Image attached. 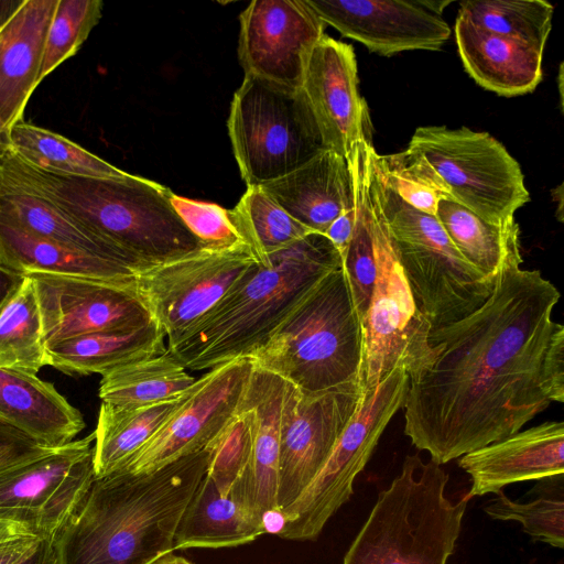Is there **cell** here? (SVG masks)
<instances>
[{
	"instance_id": "83f0119b",
	"label": "cell",
	"mask_w": 564,
	"mask_h": 564,
	"mask_svg": "<svg viewBox=\"0 0 564 564\" xmlns=\"http://www.w3.org/2000/svg\"><path fill=\"white\" fill-rule=\"evenodd\" d=\"M262 534L231 497L220 495L205 475L181 517L174 550L232 547Z\"/></svg>"
},
{
	"instance_id": "4316f807",
	"label": "cell",
	"mask_w": 564,
	"mask_h": 564,
	"mask_svg": "<svg viewBox=\"0 0 564 564\" xmlns=\"http://www.w3.org/2000/svg\"><path fill=\"white\" fill-rule=\"evenodd\" d=\"M165 334L151 319L129 330L98 332L47 346V366L66 375H105L124 365L163 355Z\"/></svg>"
},
{
	"instance_id": "5bb4252c",
	"label": "cell",
	"mask_w": 564,
	"mask_h": 564,
	"mask_svg": "<svg viewBox=\"0 0 564 564\" xmlns=\"http://www.w3.org/2000/svg\"><path fill=\"white\" fill-rule=\"evenodd\" d=\"M361 398L358 381L312 393L286 382L276 491L280 514L321 471Z\"/></svg>"
},
{
	"instance_id": "2e32d148",
	"label": "cell",
	"mask_w": 564,
	"mask_h": 564,
	"mask_svg": "<svg viewBox=\"0 0 564 564\" xmlns=\"http://www.w3.org/2000/svg\"><path fill=\"white\" fill-rule=\"evenodd\" d=\"M239 21L245 75L302 88L307 59L326 25L306 0H254Z\"/></svg>"
},
{
	"instance_id": "ffe728a7",
	"label": "cell",
	"mask_w": 564,
	"mask_h": 564,
	"mask_svg": "<svg viewBox=\"0 0 564 564\" xmlns=\"http://www.w3.org/2000/svg\"><path fill=\"white\" fill-rule=\"evenodd\" d=\"M286 381L253 365L245 402L254 411L256 432L251 457L228 496L263 533L267 522L280 514L276 507L280 442Z\"/></svg>"
},
{
	"instance_id": "277c9868",
	"label": "cell",
	"mask_w": 564,
	"mask_h": 564,
	"mask_svg": "<svg viewBox=\"0 0 564 564\" xmlns=\"http://www.w3.org/2000/svg\"><path fill=\"white\" fill-rule=\"evenodd\" d=\"M265 263L167 343L185 369L210 370L250 358L327 273L341 268V257L325 235L311 232Z\"/></svg>"
},
{
	"instance_id": "cb8c5ba5",
	"label": "cell",
	"mask_w": 564,
	"mask_h": 564,
	"mask_svg": "<svg viewBox=\"0 0 564 564\" xmlns=\"http://www.w3.org/2000/svg\"><path fill=\"white\" fill-rule=\"evenodd\" d=\"M454 31L463 65L481 87L498 95L517 96L534 90L541 82L543 52L485 31L460 14Z\"/></svg>"
},
{
	"instance_id": "f35d334b",
	"label": "cell",
	"mask_w": 564,
	"mask_h": 564,
	"mask_svg": "<svg viewBox=\"0 0 564 564\" xmlns=\"http://www.w3.org/2000/svg\"><path fill=\"white\" fill-rule=\"evenodd\" d=\"M245 399V398H243ZM256 432L254 411L242 400L235 417L212 443L206 476L228 496L249 464Z\"/></svg>"
},
{
	"instance_id": "9c48e42d",
	"label": "cell",
	"mask_w": 564,
	"mask_h": 564,
	"mask_svg": "<svg viewBox=\"0 0 564 564\" xmlns=\"http://www.w3.org/2000/svg\"><path fill=\"white\" fill-rule=\"evenodd\" d=\"M408 147L426 159L453 200L486 221L506 224L530 199L519 163L487 132L420 127Z\"/></svg>"
},
{
	"instance_id": "7dc6e473",
	"label": "cell",
	"mask_w": 564,
	"mask_h": 564,
	"mask_svg": "<svg viewBox=\"0 0 564 564\" xmlns=\"http://www.w3.org/2000/svg\"><path fill=\"white\" fill-rule=\"evenodd\" d=\"M26 0H0V30L18 13Z\"/></svg>"
},
{
	"instance_id": "bcb514c9",
	"label": "cell",
	"mask_w": 564,
	"mask_h": 564,
	"mask_svg": "<svg viewBox=\"0 0 564 564\" xmlns=\"http://www.w3.org/2000/svg\"><path fill=\"white\" fill-rule=\"evenodd\" d=\"M24 275L0 264V310L15 292Z\"/></svg>"
},
{
	"instance_id": "4fadbf2b",
	"label": "cell",
	"mask_w": 564,
	"mask_h": 564,
	"mask_svg": "<svg viewBox=\"0 0 564 564\" xmlns=\"http://www.w3.org/2000/svg\"><path fill=\"white\" fill-rule=\"evenodd\" d=\"M258 265L248 245L225 250L200 248L139 271L135 291L172 343Z\"/></svg>"
},
{
	"instance_id": "7bdbcfd3",
	"label": "cell",
	"mask_w": 564,
	"mask_h": 564,
	"mask_svg": "<svg viewBox=\"0 0 564 564\" xmlns=\"http://www.w3.org/2000/svg\"><path fill=\"white\" fill-rule=\"evenodd\" d=\"M41 540L21 524L0 519V564H20Z\"/></svg>"
},
{
	"instance_id": "d6a6232c",
	"label": "cell",
	"mask_w": 564,
	"mask_h": 564,
	"mask_svg": "<svg viewBox=\"0 0 564 564\" xmlns=\"http://www.w3.org/2000/svg\"><path fill=\"white\" fill-rule=\"evenodd\" d=\"M9 150L22 162L42 171L82 177H123L128 173L79 144L23 120L9 130Z\"/></svg>"
},
{
	"instance_id": "8992f818",
	"label": "cell",
	"mask_w": 564,
	"mask_h": 564,
	"mask_svg": "<svg viewBox=\"0 0 564 564\" xmlns=\"http://www.w3.org/2000/svg\"><path fill=\"white\" fill-rule=\"evenodd\" d=\"M361 322L341 268L327 273L250 357L302 392L358 381Z\"/></svg>"
},
{
	"instance_id": "f546056e",
	"label": "cell",
	"mask_w": 564,
	"mask_h": 564,
	"mask_svg": "<svg viewBox=\"0 0 564 564\" xmlns=\"http://www.w3.org/2000/svg\"><path fill=\"white\" fill-rule=\"evenodd\" d=\"M0 213L42 238L131 267L109 242L48 199L31 191L0 181Z\"/></svg>"
},
{
	"instance_id": "30bf717a",
	"label": "cell",
	"mask_w": 564,
	"mask_h": 564,
	"mask_svg": "<svg viewBox=\"0 0 564 564\" xmlns=\"http://www.w3.org/2000/svg\"><path fill=\"white\" fill-rule=\"evenodd\" d=\"M409 373L394 369L361 403L339 436L321 471L280 516L276 534L292 541H314L327 521L354 494V481L370 459L380 436L403 408Z\"/></svg>"
},
{
	"instance_id": "816d5d0a",
	"label": "cell",
	"mask_w": 564,
	"mask_h": 564,
	"mask_svg": "<svg viewBox=\"0 0 564 564\" xmlns=\"http://www.w3.org/2000/svg\"><path fill=\"white\" fill-rule=\"evenodd\" d=\"M8 131L3 128L1 120H0V151L2 153H7L9 150V140H8Z\"/></svg>"
},
{
	"instance_id": "836d02e7",
	"label": "cell",
	"mask_w": 564,
	"mask_h": 564,
	"mask_svg": "<svg viewBox=\"0 0 564 564\" xmlns=\"http://www.w3.org/2000/svg\"><path fill=\"white\" fill-rule=\"evenodd\" d=\"M47 366L41 311L32 278L23 281L0 310V367L36 375Z\"/></svg>"
},
{
	"instance_id": "6da1fadb",
	"label": "cell",
	"mask_w": 564,
	"mask_h": 564,
	"mask_svg": "<svg viewBox=\"0 0 564 564\" xmlns=\"http://www.w3.org/2000/svg\"><path fill=\"white\" fill-rule=\"evenodd\" d=\"M521 263L520 251L511 253L478 310L430 332L434 352L409 373L404 433L438 465L564 401V326L552 319L560 292Z\"/></svg>"
},
{
	"instance_id": "f907efd6",
	"label": "cell",
	"mask_w": 564,
	"mask_h": 564,
	"mask_svg": "<svg viewBox=\"0 0 564 564\" xmlns=\"http://www.w3.org/2000/svg\"><path fill=\"white\" fill-rule=\"evenodd\" d=\"M552 197L556 202L557 200V213L556 216L560 221H563V184L558 185L556 188L552 189Z\"/></svg>"
},
{
	"instance_id": "f6af8a7d",
	"label": "cell",
	"mask_w": 564,
	"mask_h": 564,
	"mask_svg": "<svg viewBox=\"0 0 564 564\" xmlns=\"http://www.w3.org/2000/svg\"><path fill=\"white\" fill-rule=\"evenodd\" d=\"M20 564H58L55 541L42 539L35 550Z\"/></svg>"
},
{
	"instance_id": "52a82bcc",
	"label": "cell",
	"mask_w": 564,
	"mask_h": 564,
	"mask_svg": "<svg viewBox=\"0 0 564 564\" xmlns=\"http://www.w3.org/2000/svg\"><path fill=\"white\" fill-rule=\"evenodd\" d=\"M373 153V193L420 312L431 332L465 318L489 299L497 278L470 265L434 215L410 206L386 184L375 167Z\"/></svg>"
},
{
	"instance_id": "d4e9b609",
	"label": "cell",
	"mask_w": 564,
	"mask_h": 564,
	"mask_svg": "<svg viewBox=\"0 0 564 564\" xmlns=\"http://www.w3.org/2000/svg\"><path fill=\"white\" fill-rule=\"evenodd\" d=\"M0 421L50 447L83 431L85 422L56 388L36 375L0 367Z\"/></svg>"
},
{
	"instance_id": "f5cc1de1",
	"label": "cell",
	"mask_w": 564,
	"mask_h": 564,
	"mask_svg": "<svg viewBox=\"0 0 564 564\" xmlns=\"http://www.w3.org/2000/svg\"><path fill=\"white\" fill-rule=\"evenodd\" d=\"M557 79H558L560 101H561V107H562L563 106V63L560 65Z\"/></svg>"
},
{
	"instance_id": "1f68e13d",
	"label": "cell",
	"mask_w": 564,
	"mask_h": 564,
	"mask_svg": "<svg viewBox=\"0 0 564 564\" xmlns=\"http://www.w3.org/2000/svg\"><path fill=\"white\" fill-rule=\"evenodd\" d=\"M195 380L166 350L102 375L99 398L113 405L143 406L181 398Z\"/></svg>"
},
{
	"instance_id": "e0dca14e",
	"label": "cell",
	"mask_w": 564,
	"mask_h": 564,
	"mask_svg": "<svg viewBox=\"0 0 564 564\" xmlns=\"http://www.w3.org/2000/svg\"><path fill=\"white\" fill-rule=\"evenodd\" d=\"M28 275L35 285L46 347L86 334L134 329L153 319L135 285L39 272Z\"/></svg>"
},
{
	"instance_id": "60d3db41",
	"label": "cell",
	"mask_w": 564,
	"mask_h": 564,
	"mask_svg": "<svg viewBox=\"0 0 564 564\" xmlns=\"http://www.w3.org/2000/svg\"><path fill=\"white\" fill-rule=\"evenodd\" d=\"M171 202L203 248L225 250L247 245L231 217L230 209L176 194L172 195Z\"/></svg>"
},
{
	"instance_id": "e575fe53",
	"label": "cell",
	"mask_w": 564,
	"mask_h": 564,
	"mask_svg": "<svg viewBox=\"0 0 564 564\" xmlns=\"http://www.w3.org/2000/svg\"><path fill=\"white\" fill-rule=\"evenodd\" d=\"M231 217L258 262L313 232L292 218L259 186H248Z\"/></svg>"
},
{
	"instance_id": "681fc988",
	"label": "cell",
	"mask_w": 564,
	"mask_h": 564,
	"mask_svg": "<svg viewBox=\"0 0 564 564\" xmlns=\"http://www.w3.org/2000/svg\"><path fill=\"white\" fill-rule=\"evenodd\" d=\"M430 12L440 15L444 8L451 3V1H419Z\"/></svg>"
},
{
	"instance_id": "ee69618b",
	"label": "cell",
	"mask_w": 564,
	"mask_h": 564,
	"mask_svg": "<svg viewBox=\"0 0 564 564\" xmlns=\"http://www.w3.org/2000/svg\"><path fill=\"white\" fill-rule=\"evenodd\" d=\"M355 206L352 209L338 216L326 229L324 235L329 239L339 252L340 257L345 254L355 227Z\"/></svg>"
},
{
	"instance_id": "db71d44e",
	"label": "cell",
	"mask_w": 564,
	"mask_h": 564,
	"mask_svg": "<svg viewBox=\"0 0 564 564\" xmlns=\"http://www.w3.org/2000/svg\"><path fill=\"white\" fill-rule=\"evenodd\" d=\"M3 155H4V153H2V152L0 151V159H1Z\"/></svg>"
},
{
	"instance_id": "7a4b0ae2",
	"label": "cell",
	"mask_w": 564,
	"mask_h": 564,
	"mask_svg": "<svg viewBox=\"0 0 564 564\" xmlns=\"http://www.w3.org/2000/svg\"><path fill=\"white\" fill-rule=\"evenodd\" d=\"M209 448L149 473L95 478L55 540L58 564H151L174 551L181 517L206 475Z\"/></svg>"
},
{
	"instance_id": "3957f363",
	"label": "cell",
	"mask_w": 564,
	"mask_h": 564,
	"mask_svg": "<svg viewBox=\"0 0 564 564\" xmlns=\"http://www.w3.org/2000/svg\"><path fill=\"white\" fill-rule=\"evenodd\" d=\"M0 181L31 191L115 247L137 271L203 248L174 209L171 189L154 181L48 173L10 150L0 159Z\"/></svg>"
},
{
	"instance_id": "ba28073f",
	"label": "cell",
	"mask_w": 564,
	"mask_h": 564,
	"mask_svg": "<svg viewBox=\"0 0 564 564\" xmlns=\"http://www.w3.org/2000/svg\"><path fill=\"white\" fill-rule=\"evenodd\" d=\"M227 127L247 187L280 178L327 150L303 89L257 76L245 75Z\"/></svg>"
},
{
	"instance_id": "c3c4849f",
	"label": "cell",
	"mask_w": 564,
	"mask_h": 564,
	"mask_svg": "<svg viewBox=\"0 0 564 564\" xmlns=\"http://www.w3.org/2000/svg\"><path fill=\"white\" fill-rule=\"evenodd\" d=\"M151 564H193L183 556L175 555L173 552L167 553L158 560H155Z\"/></svg>"
},
{
	"instance_id": "ac0fdd59",
	"label": "cell",
	"mask_w": 564,
	"mask_h": 564,
	"mask_svg": "<svg viewBox=\"0 0 564 564\" xmlns=\"http://www.w3.org/2000/svg\"><path fill=\"white\" fill-rule=\"evenodd\" d=\"M302 89L327 150L347 160L359 141L371 140L351 45L324 34L310 54Z\"/></svg>"
},
{
	"instance_id": "d590c367",
	"label": "cell",
	"mask_w": 564,
	"mask_h": 564,
	"mask_svg": "<svg viewBox=\"0 0 564 564\" xmlns=\"http://www.w3.org/2000/svg\"><path fill=\"white\" fill-rule=\"evenodd\" d=\"M458 14L490 33L523 42L543 52L553 6L543 0H465Z\"/></svg>"
},
{
	"instance_id": "603a6c76",
	"label": "cell",
	"mask_w": 564,
	"mask_h": 564,
	"mask_svg": "<svg viewBox=\"0 0 564 564\" xmlns=\"http://www.w3.org/2000/svg\"><path fill=\"white\" fill-rule=\"evenodd\" d=\"M58 0H26L0 30V120L10 128L22 120L40 84L48 28Z\"/></svg>"
},
{
	"instance_id": "4dcf8cb0",
	"label": "cell",
	"mask_w": 564,
	"mask_h": 564,
	"mask_svg": "<svg viewBox=\"0 0 564 564\" xmlns=\"http://www.w3.org/2000/svg\"><path fill=\"white\" fill-rule=\"evenodd\" d=\"M435 217L460 256L488 278L496 279L505 260L520 251L514 218L491 224L452 198L440 199Z\"/></svg>"
},
{
	"instance_id": "b9f144b4",
	"label": "cell",
	"mask_w": 564,
	"mask_h": 564,
	"mask_svg": "<svg viewBox=\"0 0 564 564\" xmlns=\"http://www.w3.org/2000/svg\"><path fill=\"white\" fill-rule=\"evenodd\" d=\"M53 448L0 421V471L36 458Z\"/></svg>"
},
{
	"instance_id": "8d00e7d4",
	"label": "cell",
	"mask_w": 564,
	"mask_h": 564,
	"mask_svg": "<svg viewBox=\"0 0 564 564\" xmlns=\"http://www.w3.org/2000/svg\"><path fill=\"white\" fill-rule=\"evenodd\" d=\"M373 164L386 184L419 210L435 216L440 199L451 198L444 182L431 164L410 147L389 155L375 151Z\"/></svg>"
},
{
	"instance_id": "d6986e66",
	"label": "cell",
	"mask_w": 564,
	"mask_h": 564,
	"mask_svg": "<svg viewBox=\"0 0 564 564\" xmlns=\"http://www.w3.org/2000/svg\"><path fill=\"white\" fill-rule=\"evenodd\" d=\"M306 2L325 24L383 56L412 50L438 51L451 35L448 24L419 1Z\"/></svg>"
},
{
	"instance_id": "7c38bea8",
	"label": "cell",
	"mask_w": 564,
	"mask_h": 564,
	"mask_svg": "<svg viewBox=\"0 0 564 564\" xmlns=\"http://www.w3.org/2000/svg\"><path fill=\"white\" fill-rule=\"evenodd\" d=\"M95 435L0 471V519L55 541L94 480Z\"/></svg>"
},
{
	"instance_id": "ab89813d",
	"label": "cell",
	"mask_w": 564,
	"mask_h": 564,
	"mask_svg": "<svg viewBox=\"0 0 564 564\" xmlns=\"http://www.w3.org/2000/svg\"><path fill=\"white\" fill-rule=\"evenodd\" d=\"M485 512L495 520L517 521L534 541L551 546H564V500L560 494H542L528 502L513 501L502 490L485 507Z\"/></svg>"
},
{
	"instance_id": "8fae6325",
	"label": "cell",
	"mask_w": 564,
	"mask_h": 564,
	"mask_svg": "<svg viewBox=\"0 0 564 564\" xmlns=\"http://www.w3.org/2000/svg\"><path fill=\"white\" fill-rule=\"evenodd\" d=\"M373 197L377 276L368 310L361 319L359 386L362 398L370 395L394 369L404 368L411 373L434 352L429 344L431 325L415 303L375 193Z\"/></svg>"
},
{
	"instance_id": "7402d4cb",
	"label": "cell",
	"mask_w": 564,
	"mask_h": 564,
	"mask_svg": "<svg viewBox=\"0 0 564 564\" xmlns=\"http://www.w3.org/2000/svg\"><path fill=\"white\" fill-rule=\"evenodd\" d=\"M259 187L301 225L323 235L338 216L354 208L348 163L332 150Z\"/></svg>"
},
{
	"instance_id": "5b68a950",
	"label": "cell",
	"mask_w": 564,
	"mask_h": 564,
	"mask_svg": "<svg viewBox=\"0 0 564 564\" xmlns=\"http://www.w3.org/2000/svg\"><path fill=\"white\" fill-rule=\"evenodd\" d=\"M448 478L435 462L405 456L400 475L378 494L343 564H446L470 500L468 495L449 500Z\"/></svg>"
},
{
	"instance_id": "44dd1931",
	"label": "cell",
	"mask_w": 564,
	"mask_h": 564,
	"mask_svg": "<svg viewBox=\"0 0 564 564\" xmlns=\"http://www.w3.org/2000/svg\"><path fill=\"white\" fill-rule=\"evenodd\" d=\"M471 479L470 498L507 485L564 475V423L544 422L459 457Z\"/></svg>"
},
{
	"instance_id": "f1b7e54d",
	"label": "cell",
	"mask_w": 564,
	"mask_h": 564,
	"mask_svg": "<svg viewBox=\"0 0 564 564\" xmlns=\"http://www.w3.org/2000/svg\"><path fill=\"white\" fill-rule=\"evenodd\" d=\"M143 406L102 402L93 432L95 478L119 470L161 429L182 398Z\"/></svg>"
},
{
	"instance_id": "9a60e30c",
	"label": "cell",
	"mask_w": 564,
	"mask_h": 564,
	"mask_svg": "<svg viewBox=\"0 0 564 564\" xmlns=\"http://www.w3.org/2000/svg\"><path fill=\"white\" fill-rule=\"evenodd\" d=\"M253 364L231 360L195 380L153 437L119 470L149 473L208 448L238 413Z\"/></svg>"
},
{
	"instance_id": "74e56055",
	"label": "cell",
	"mask_w": 564,
	"mask_h": 564,
	"mask_svg": "<svg viewBox=\"0 0 564 564\" xmlns=\"http://www.w3.org/2000/svg\"><path fill=\"white\" fill-rule=\"evenodd\" d=\"M102 6L101 0H58L47 32L40 83L77 53L100 21Z\"/></svg>"
},
{
	"instance_id": "484cf974",
	"label": "cell",
	"mask_w": 564,
	"mask_h": 564,
	"mask_svg": "<svg viewBox=\"0 0 564 564\" xmlns=\"http://www.w3.org/2000/svg\"><path fill=\"white\" fill-rule=\"evenodd\" d=\"M0 264L23 275L50 273L135 285L129 265L80 252L30 232L0 213Z\"/></svg>"
}]
</instances>
